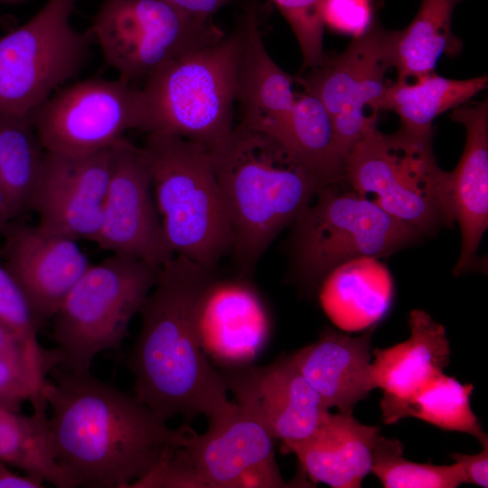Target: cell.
Here are the masks:
<instances>
[{"instance_id":"1","label":"cell","mask_w":488,"mask_h":488,"mask_svg":"<svg viewBox=\"0 0 488 488\" xmlns=\"http://www.w3.org/2000/svg\"><path fill=\"white\" fill-rule=\"evenodd\" d=\"M42 397L50 409L52 451L76 487L129 488L167 446H186L194 433L173 428L135 395L90 372H49Z\"/></svg>"},{"instance_id":"2","label":"cell","mask_w":488,"mask_h":488,"mask_svg":"<svg viewBox=\"0 0 488 488\" xmlns=\"http://www.w3.org/2000/svg\"><path fill=\"white\" fill-rule=\"evenodd\" d=\"M213 273L174 255L159 268L139 311L141 328L128 362L134 395L165 420L211 418L235 405L198 334V305Z\"/></svg>"},{"instance_id":"3","label":"cell","mask_w":488,"mask_h":488,"mask_svg":"<svg viewBox=\"0 0 488 488\" xmlns=\"http://www.w3.org/2000/svg\"><path fill=\"white\" fill-rule=\"evenodd\" d=\"M210 152L230 219L231 251L246 278L278 233L310 205L318 185L289 149L241 124Z\"/></svg>"},{"instance_id":"4","label":"cell","mask_w":488,"mask_h":488,"mask_svg":"<svg viewBox=\"0 0 488 488\" xmlns=\"http://www.w3.org/2000/svg\"><path fill=\"white\" fill-rule=\"evenodd\" d=\"M244 41L240 18L220 41L160 66L142 89V130L177 136L211 150L233 129L238 72Z\"/></svg>"},{"instance_id":"5","label":"cell","mask_w":488,"mask_h":488,"mask_svg":"<svg viewBox=\"0 0 488 488\" xmlns=\"http://www.w3.org/2000/svg\"><path fill=\"white\" fill-rule=\"evenodd\" d=\"M144 147L170 249L174 255L214 270L232 250L233 234L210 150L164 133L147 134Z\"/></svg>"},{"instance_id":"6","label":"cell","mask_w":488,"mask_h":488,"mask_svg":"<svg viewBox=\"0 0 488 488\" xmlns=\"http://www.w3.org/2000/svg\"><path fill=\"white\" fill-rule=\"evenodd\" d=\"M345 179L389 214L426 235L455 222L450 173L436 161L432 136L370 125L346 158Z\"/></svg>"},{"instance_id":"7","label":"cell","mask_w":488,"mask_h":488,"mask_svg":"<svg viewBox=\"0 0 488 488\" xmlns=\"http://www.w3.org/2000/svg\"><path fill=\"white\" fill-rule=\"evenodd\" d=\"M294 221L291 236L296 275L321 285L335 267L361 258H385L423 236L394 218L345 181L320 187Z\"/></svg>"},{"instance_id":"8","label":"cell","mask_w":488,"mask_h":488,"mask_svg":"<svg viewBox=\"0 0 488 488\" xmlns=\"http://www.w3.org/2000/svg\"><path fill=\"white\" fill-rule=\"evenodd\" d=\"M158 271L141 259L118 254L90 264L52 318L58 366L89 372L97 355L118 349Z\"/></svg>"},{"instance_id":"9","label":"cell","mask_w":488,"mask_h":488,"mask_svg":"<svg viewBox=\"0 0 488 488\" xmlns=\"http://www.w3.org/2000/svg\"><path fill=\"white\" fill-rule=\"evenodd\" d=\"M77 0H48L29 21L0 36V113L30 116L82 70L91 35L76 30Z\"/></svg>"},{"instance_id":"10","label":"cell","mask_w":488,"mask_h":488,"mask_svg":"<svg viewBox=\"0 0 488 488\" xmlns=\"http://www.w3.org/2000/svg\"><path fill=\"white\" fill-rule=\"evenodd\" d=\"M89 34L127 82L225 35L211 20L192 17L165 0H106Z\"/></svg>"},{"instance_id":"11","label":"cell","mask_w":488,"mask_h":488,"mask_svg":"<svg viewBox=\"0 0 488 488\" xmlns=\"http://www.w3.org/2000/svg\"><path fill=\"white\" fill-rule=\"evenodd\" d=\"M46 152L78 156L105 150L131 129L142 130V89L129 82L89 78L62 86L31 114Z\"/></svg>"},{"instance_id":"12","label":"cell","mask_w":488,"mask_h":488,"mask_svg":"<svg viewBox=\"0 0 488 488\" xmlns=\"http://www.w3.org/2000/svg\"><path fill=\"white\" fill-rule=\"evenodd\" d=\"M396 31L372 23L340 54L324 56L306 77L296 78L305 92L317 98L330 115L335 141L347 158L366 128L376 123L382 96L394 68Z\"/></svg>"},{"instance_id":"13","label":"cell","mask_w":488,"mask_h":488,"mask_svg":"<svg viewBox=\"0 0 488 488\" xmlns=\"http://www.w3.org/2000/svg\"><path fill=\"white\" fill-rule=\"evenodd\" d=\"M275 439L248 410L235 402L209 418L202 434L175 448L185 488H281Z\"/></svg>"},{"instance_id":"14","label":"cell","mask_w":488,"mask_h":488,"mask_svg":"<svg viewBox=\"0 0 488 488\" xmlns=\"http://www.w3.org/2000/svg\"><path fill=\"white\" fill-rule=\"evenodd\" d=\"M94 242L157 268L174 256L156 208L149 155L126 136L113 145L112 172Z\"/></svg>"},{"instance_id":"15","label":"cell","mask_w":488,"mask_h":488,"mask_svg":"<svg viewBox=\"0 0 488 488\" xmlns=\"http://www.w3.org/2000/svg\"><path fill=\"white\" fill-rule=\"evenodd\" d=\"M113 164V146L68 156L46 152L32 201L37 226L75 240L95 241Z\"/></svg>"},{"instance_id":"16","label":"cell","mask_w":488,"mask_h":488,"mask_svg":"<svg viewBox=\"0 0 488 488\" xmlns=\"http://www.w3.org/2000/svg\"><path fill=\"white\" fill-rule=\"evenodd\" d=\"M220 371L235 402L283 444L308 437L330 413L289 356Z\"/></svg>"},{"instance_id":"17","label":"cell","mask_w":488,"mask_h":488,"mask_svg":"<svg viewBox=\"0 0 488 488\" xmlns=\"http://www.w3.org/2000/svg\"><path fill=\"white\" fill-rule=\"evenodd\" d=\"M2 263L24 295L41 325L90 266L77 240L39 226L13 225L5 234Z\"/></svg>"},{"instance_id":"18","label":"cell","mask_w":488,"mask_h":488,"mask_svg":"<svg viewBox=\"0 0 488 488\" xmlns=\"http://www.w3.org/2000/svg\"><path fill=\"white\" fill-rule=\"evenodd\" d=\"M246 279L207 285L198 305L202 348L221 369L252 364L266 346L270 323L265 306Z\"/></svg>"},{"instance_id":"19","label":"cell","mask_w":488,"mask_h":488,"mask_svg":"<svg viewBox=\"0 0 488 488\" xmlns=\"http://www.w3.org/2000/svg\"><path fill=\"white\" fill-rule=\"evenodd\" d=\"M408 324L406 341L371 351V374L375 389L383 391L385 424L398 422L401 409L449 363V341L442 324L420 309L411 311Z\"/></svg>"},{"instance_id":"20","label":"cell","mask_w":488,"mask_h":488,"mask_svg":"<svg viewBox=\"0 0 488 488\" xmlns=\"http://www.w3.org/2000/svg\"><path fill=\"white\" fill-rule=\"evenodd\" d=\"M451 118L465 126L466 140L461 159L450 172V198L458 222L462 248L454 274L476 262L488 227V100L466 102L453 109Z\"/></svg>"},{"instance_id":"21","label":"cell","mask_w":488,"mask_h":488,"mask_svg":"<svg viewBox=\"0 0 488 488\" xmlns=\"http://www.w3.org/2000/svg\"><path fill=\"white\" fill-rule=\"evenodd\" d=\"M246 3L236 93L241 112L239 124L279 141L297 97L293 91L295 80L277 66L265 47L258 0Z\"/></svg>"},{"instance_id":"22","label":"cell","mask_w":488,"mask_h":488,"mask_svg":"<svg viewBox=\"0 0 488 488\" xmlns=\"http://www.w3.org/2000/svg\"><path fill=\"white\" fill-rule=\"evenodd\" d=\"M374 328L359 336L325 329L316 341L289 355L329 409L352 412L375 389L371 374Z\"/></svg>"},{"instance_id":"23","label":"cell","mask_w":488,"mask_h":488,"mask_svg":"<svg viewBox=\"0 0 488 488\" xmlns=\"http://www.w3.org/2000/svg\"><path fill=\"white\" fill-rule=\"evenodd\" d=\"M380 436L378 427L361 423L352 412H330L311 436L284 446L314 483L359 488L371 473Z\"/></svg>"},{"instance_id":"24","label":"cell","mask_w":488,"mask_h":488,"mask_svg":"<svg viewBox=\"0 0 488 488\" xmlns=\"http://www.w3.org/2000/svg\"><path fill=\"white\" fill-rule=\"evenodd\" d=\"M324 311L340 330L366 331L384 318L393 298L389 269L374 258L350 260L335 267L321 283Z\"/></svg>"},{"instance_id":"25","label":"cell","mask_w":488,"mask_h":488,"mask_svg":"<svg viewBox=\"0 0 488 488\" xmlns=\"http://www.w3.org/2000/svg\"><path fill=\"white\" fill-rule=\"evenodd\" d=\"M486 75L466 80H453L435 71L412 83L396 80L387 87L380 109L396 113L401 128L421 136H433V120L454 109L487 88Z\"/></svg>"},{"instance_id":"26","label":"cell","mask_w":488,"mask_h":488,"mask_svg":"<svg viewBox=\"0 0 488 488\" xmlns=\"http://www.w3.org/2000/svg\"><path fill=\"white\" fill-rule=\"evenodd\" d=\"M462 0H422L418 14L403 30L396 31L394 69L397 80H414L434 72L444 54L456 55L462 43L452 32V15Z\"/></svg>"},{"instance_id":"27","label":"cell","mask_w":488,"mask_h":488,"mask_svg":"<svg viewBox=\"0 0 488 488\" xmlns=\"http://www.w3.org/2000/svg\"><path fill=\"white\" fill-rule=\"evenodd\" d=\"M278 142L305 164L318 189L346 180V157L337 146L330 115L314 95L305 91L296 97Z\"/></svg>"},{"instance_id":"28","label":"cell","mask_w":488,"mask_h":488,"mask_svg":"<svg viewBox=\"0 0 488 488\" xmlns=\"http://www.w3.org/2000/svg\"><path fill=\"white\" fill-rule=\"evenodd\" d=\"M46 410V405H39L25 416L0 404V462L59 488L76 487L54 459Z\"/></svg>"},{"instance_id":"29","label":"cell","mask_w":488,"mask_h":488,"mask_svg":"<svg viewBox=\"0 0 488 488\" xmlns=\"http://www.w3.org/2000/svg\"><path fill=\"white\" fill-rule=\"evenodd\" d=\"M45 155L30 116L0 113V186L18 215L31 210Z\"/></svg>"},{"instance_id":"30","label":"cell","mask_w":488,"mask_h":488,"mask_svg":"<svg viewBox=\"0 0 488 488\" xmlns=\"http://www.w3.org/2000/svg\"><path fill=\"white\" fill-rule=\"evenodd\" d=\"M473 390L471 383L463 384L442 373L401 409L399 420L413 417L443 430L469 434L483 446L488 443V436L471 408Z\"/></svg>"},{"instance_id":"31","label":"cell","mask_w":488,"mask_h":488,"mask_svg":"<svg viewBox=\"0 0 488 488\" xmlns=\"http://www.w3.org/2000/svg\"><path fill=\"white\" fill-rule=\"evenodd\" d=\"M371 473L385 488H456L466 483L461 465H435L403 457V446L380 436L374 451Z\"/></svg>"},{"instance_id":"32","label":"cell","mask_w":488,"mask_h":488,"mask_svg":"<svg viewBox=\"0 0 488 488\" xmlns=\"http://www.w3.org/2000/svg\"><path fill=\"white\" fill-rule=\"evenodd\" d=\"M290 25L299 43L304 67L309 70L321 63L324 23V0H271Z\"/></svg>"},{"instance_id":"33","label":"cell","mask_w":488,"mask_h":488,"mask_svg":"<svg viewBox=\"0 0 488 488\" xmlns=\"http://www.w3.org/2000/svg\"><path fill=\"white\" fill-rule=\"evenodd\" d=\"M323 18L331 30L359 37L373 23L371 0H324Z\"/></svg>"},{"instance_id":"34","label":"cell","mask_w":488,"mask_h":488,"mask_svg":"<svg viewBox=\"0 0 488 488\" xmlns=\"http://www.w3.org/2000/svg\"><path fill=\"white\" fill-rule=\"evenodd\" d=\"M451 457L461 465L466 483L488 487V443L483 445V449L478 454L455 453Z\"/></svg>"},{"instance_id":"35","label":"cell","mask_w":488,"mask_h":488,"mask_svg":"<svg viewBox=\"0 0 488 488\" xmlns=\"http://www.w3.org/2000/svg\"><path fill=\"white\" fill-rule=\"evenodd\" d=\"M20 287L0 263V318L14 314L28 305Z\"/></svg>"},{"instance_id":"36","label":"cell","mask_w":488,"mask_h":488,"mask_svg":"<svg viewBox=\"0 0 488 488\" xmlns=\"http://www.w3.org/2000/svg\"><path fill=\"white\" fill-rule=\"evenodd\" d=\"M54 351L33 347L0 322V354L28 352L38 358L50 360L53 358L57 359V354Z\"/></svg>"},{"instance_id":"37","label":"cell","mask_w":488,"mask_h":488,"mask_svg":"<svg viewBox=\"0 0 488 488\" xmlns=\"http://www.w3.org/2000/svg\"><path fill=\"white\" fill-rule=\"evenodd\" d=\"M181 12L202 20L211 16L231 0H165Z\"/></svg>"},{"instance_id":"38","label":"cell","mask_w":488,"mask_h":488,"mask_svg":"<svg viewBox=\"0 0 488 488\" xmlns=\"http://www.w3.org/2000/svg\"><path fill=\"white\" fill-rule=\"evenodd\" d=\"M10 465L0 462V488H42L44 481L31 474L10 470Z\"/></svg>"},{"instance_id":"39","label":"cell","mask_w":488,"mask_h":488,"mask_svg":"<svg viewBox=\"0 0 488 488\" xmlns=\"http://www.w3.org/2000/svg\"><path fill=\"white\" fill-rule=\"evenodd\" d=\"M18 216L13 203L0 186V233L5 234L14 225L12 221Z\"/></svg>"}]
</instances>
